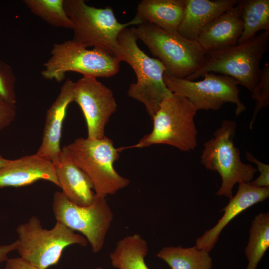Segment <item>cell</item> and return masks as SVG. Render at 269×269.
<instances>
[{"label":"cell","instance_id":"1","mask_svg":"<svg viewBox=\"0 0 269 269\" xmlns=\"http://www.w3.org/2000/svg\"><path fill=\"white\" fill-rule=\"evenodd\" d=\"M137 40L135 27L124 28L118 35L114 55L121 62L130 65L135 72L136 82L130 85L128 95L142 103L152 119L162 101L172 93L164 81V65L140 49Z\"/></svg>","mask_w":269,"mask_h":269},{"label":"cell","instance_id":"2","mask_svg":"<svg viewBox=\"0 0 269 269\" xmlns=\"http://www.w3.org/2000/svg\"><path fill=\"white\" fill-rule=\"evenodd\" d=\"M269 31L226 48L206 52L204 62L195 72L185 78L195 81L207 73L231 77L251 93L261 72V60L268 50Z\"/></svg>","mask_w":269,"mask_h":269},{"label":"cell","instance_id":"3","mask_svg":"<svg viewBox=\"0 0 269 269\" xmlns=\"http://www.w3.org/2000/svg\"><path fill=\"white\" fill-rule=\"evenodd\" d=\"M197 110L185 97L172 94L162 101L151 119L153 129L135 144L120 148H142L156 144H168L183 151L195 149L198 131L194 122Z\"/></svg>","mask_w":269,"mask_h":269},{"label":"cell","instance_id":"4","mask_svg":"<svg viewBox=\"0 0 269 269\" xmlns=\"http://www.w3.org/2000/svg\"><path fill=\"white\" fill-rule=\"evenodd\" d=\"M138 39L165 68L164 75L185 79L203 65L206 51L197 40L187 39L177 32H170L148 23L135 27Z\"/></svg>","mask_w":269,"mask_h":269},{"label":"cell","instance_id":"5","mask_svg":"<svg viewBox=\"0 0 269 269\" xmlns=\"http://www.w3.org/2000/svg\"><path fill=\"white\" fill-rule=\"evenodd\" d=\"M64 147L71 160L89 176L96 195L105 197L114 195L130 184V180L114 168L120 151L109 137H79Z\"/></svg>","mask_w":269,"mask_h":269},{"label":"cell","instance_id":"6","mask_svg":"<svg viewBox=\"0 0 269 269\" xmlns=\"http://www.w3.org/2000/svg\"><path fill=\"white\" fill-rule=\"evenodd\" d=\"M16 232V251L20 257L39 269L57 265L68 246L77 244L85 247L88 242L83 235L58 222L52 229H44L35 216L18 225Z\"/></svg>","mask_w":269,"mask_h":269},{"label":"cell","instance_id":"7","mask_svg":"<svg viewBox=\"0 0 269 269\" xmlns=\"http://www.w3.org/2000/svg\"><path fill=\"white\" fill-rule=\"evenodd\" d=\"M236 128L235 121L223 120L213 137L204 143L201 155L202 164L208 170L218 172L221 177L222 184L216 195L230 198L236 183L250 182L257 172L252 165L241 160L240 150L233 141Z\"/></svg>","mask_w":269,"mask_h":269},{"label":"cell","instance_id":"8","mask_svg":"<svg viewBox=\"0 0 269 269\" xmlns=\"http://www.w3.org/2000/svg\"><path fill=\"white\" fill-rule=\"evenodd\" d=\"M64 7L73 23V41L86 48L93 46L114 55L120 32L130 25L142 23L136 16L121 23L111 6L97 8L83 0H64Z\"/></svg>","mask_w":269,"mask_h":269},{"label":"cell","instance_id":"9","mask_svg":"<svg viewBox=\"0 0 269 269\" xmlns=\"http://www.w3.org/2000/svg\"><path fill=\"white\" fill-rule=\"evenodd\" d=\"M50 58L44 64L41 75L46 79L60 82L69 71L95 78H109L120 70L121 61L114 54L93 48L88 49L73 40L55 43Z\"/></svg>","mask_w":269,"mask_h":269},{"label":"cell","instance_id":"10","mask_svg":"<svg viewBox=\"0 0 269 269\" xmlns=\"http://www.w3.org/2000/svg\"><path fill=\"white\" fill-rule=\"evenodd\" d=\"M52 210L56 222L81 233L94 253L102 249L113 219L105 197L95 194L91 204L80 206L70 201L61 192L56 191L53 197Z\"/></svg>","mask_w":269,"mask_h":269},{"label":"cell","instance_id":"11","mask_svg":"<svg viewBox=\"0 0 269 269\" xmlns=\"http://www.w3.org/2000/svg\"><path fill=\"white\" fill-rule=\"evenodd\" d=\"M203 80L195 81L164 75V83L172 93L186 98L197 110L217 111L227 103L236 105V115L246 109L240 98L238 85L234 78L210 72L204 74Z\"/></svg>","mask_w":269,"mask_h":269},{"label":"cell","instance_id":"12","mask_svg":"<svg viewBox=\"0 0 269 269\" xmlns=\"http://www.w3.org/2000/svg\"><path fill=\"white\" fill-rule=\"evenodd\" d=\"M81 108L86 122L88 136L101 139L117 105L112 91L96 78L83 76L75 82L73 102Z\"/></svg>","mask_w":269,"mask_h":269},{"label":"cell","instance_id":"13","mask_svg":"<svg viewBox=\"0 0 269 269\" xmlns=\"http://www.w3.org/2000/svg\"><path fill=\"white\" fill-rule=\"evenodd\" d=\"M74 84L67 78L46 112L41 143L36 153L53 163L59 159L62 153L60 141L63 124L68 105L73 102Z\"/></svg>","mask_w":269,"mask_h":269},{"label":"cell","instance_id":"14","mask_svg":"<svg viewBox=\"0 0 269 269\" xmlns=\"http://www.w3.org/2000/svg\"><path fill=\"white\" fill-rule=\"evenodd\" d=\"M40 180L59 187L53 163L37 153L10 160L0 168V188L24 186Z\"/></svg>","mask_w":269,"mask_h":269},{"label":"cell","instance_id":"15","mask_svg":"<svg viewBox=\"0 0 269 269\" xmlns=\"http://www.w3.org/2000/svg\"><path fill=\"white\" fill-rule=\"evenodd\" d=\"M269 196V187H257L250 183H239L236 194L221 211L222 217L214 227L208 230L196 241L195 246L199 249L210 252L214 247L222 230L238 215L248 208L261 202Z\"/></svg>","mask_w":269,"mask_h":269},{"label":"cell","instance_id":"16","mask_svg":"<svg viewBox=\"0 0 269 269\" xmlns=\"http://www.w3.org/2000/svg\"><path fill=\"white\" fill-rule=\"evenodd\" d=\"M61 192L71 202L80 206L92 204L95 193L89 176L70 159L64 146L59 159L53 163Z\"/></svg>","mask_w":269,"mask_h":269},{"label":"cell","instance_id":"17","mask_svg":"<svg viewBox=\"0 0 269 269\" xmlns=\"http://www.w3.org/2000/svg\"><path fill=\"white\" fill-rule=\"evenodd\" d=\"M236 0H185L184 13L177 29L183 37L196 40L212 21L234 6Z\"/></svg>","mask_w":269,"mask_h":269},{"label":"cell","instance_id":"18","mask_svg":"<svg viewBox=\"0 0 269 269\" xmlns=\"http://www.w3.org/2000/svg\"><path fill=\"white\" fill-rule=\"evenodd\" d=\"M243 30L236 3L209 23L196 40L206 52L220 50L236 45Z\"/></svg>","mask_w":269,"mask_h":269},{"label":"cell","instance_id":"19","mask_svg":"<svg viewBox=\"0 0 269 269\" xmlns=\"http://www.w3.org/2000/svg\"><path fill=\"white\" fill-rule=\"evenodd\" d=\"M185 7V0H142L135 15L143 23L177 32Z\"/></svg>","mask_w":269,"mask_h":269},{"label":"cell","instance_id":"20","mask_svg":"<svg viewBox=\"0 0 269 269\" xmlns=\"http://www.w3.org/2000/svg\"><path fill=\"white\" fill-rule=\"evenodd\" d=\"M148 250L147 243L140 235L128 236L110 253L111 264L118 269H149L144 261Z\"/></svg>","mask_w":269,"mask_h":269},{"label":"cell","instance_id":"21","mask_svg":"<svg viewBox=\"0 0 269 269\" xmlns=\"http://www.w3.org/2000/svg\"><path fill=\"white\" fill-rule=\"evenodd\" d=\"M156 256L171 269H212V260L209 252L197 248L169 246L162 248Z\"/></svg>","mask_w":269,"mask_h":269},{"label":"cell","instance_id":"22","mask_svg":"<svg viewBox=\"0 0 269 269\" xmlns=\"http://www.w3.org/2000/svg\"><path fill=\"white\" fill-rule=\"evenodd\" d=\"M237 5L243 24L238 43L252 38L261 30L269 31V0H240Z\"/></svg>","mask_w":269,"mask_h":269},{"label":"cell","instance_id":"23","mask_svg":"<svg viewBox=\"0 0 269 269\" xmlns=\"http://www.w3.org/2000/svg\"><path fill=\"white\" fill-rule=\"evenodd\" d=\"M245 249L248 261L246 269H256L269 247V213L261 212L252 221Z\"/></svg>","mask_w":269,"mask_h":269},{"label":"cell","instance_id":"24","mask_svg":"<svg viewBox=\"0 0 269 269\" xmlns=\"http://www.w3.org/2000/svg\"><path fill=\"white\" fill-rule=\"evenodd\" d=\"M23 1L31 12L51 25L72 29V22L64 7V0H24Z\"/></svg>","mask_w":269,"mask_h":269},{"label":"cell","instance_id":"25","mask_svg":"<svg viewBox=\"0 0 269 269\" xmlns=\"http://www.w3.org/2000/svg\"><path fill=\"white\" fill-rule=\"evenodd\" d=\"M251 98L255 102L253 116L250 123L251 130L260 111L269 104V64L266 63L261 70L258 81L251 92Z\"/></svg>","mask_w":269,"mask_h":269},{"label":"cell","instance_id":"26","mask_svg":"<svg viewBox=\"0 0 269 269\" xmlns=\"http://www.w3.org/2000/svg\"><path fill=\"white\" fill-rule=\"evenodd\" d=\"M16 77L11 67L0 59V99L15 105Z\"/></svg>","mask_w":269,"mask_h":269},{"label":"cell","instance_id":"27","mask_svg":"<svg viewBox=\"0 0 269 269\" xmlns=\"http://www.w3.org/2000/svg\"><path fill=\"white\" fill-rule=\"evenodd\" d=\"M246 157L249 161L256 164L257 171L260 172V175L250 184L257 187H269V165L260 161L248 151L246 152Z\"/></svg>","mask_w":269,"mask_h":269},{"label":"cell","instance_id":"28","mask_svg":"<svg viewBox=\"0 0 269 269\" xmlns=\"http://www.w3.org/2000/svg\"><path fill=\"white\" fill-rule=\"evenodd\" d=\"M15 116V105L0 99V131L9 126L14 121Z\"/></svg>","mask_w":269,"mask_h":269},{"label":"cell","instance_id":"29","mask_svg":"<svg viewBox=\"0 0 269 269\" xmlns=\"http://www.w3.org/2000/svg\"><path fill=\"white\" fill-rule=\"evenodd\" d=\"M4 269H39L21 257L8 259Z\"/></svg>","mask_w":269,"mask_h":269},{"label":"cell","instance_id":"30","mask_svg":"<svg viewBox=\"0 0 269 269\" xmlns=\"http://www.w3.org/2000/svg\"><path fill=\"white\" fill-rule=\"evenodd\" d=\"M17 247V241L9 244L0 245V264L6 261L8 259V254L16 250Z\"/></svg>","mask_w":269,"mask_h":269},{"label":"cell","instance_id":"31","mask_svg":"<svg viewBox=\"0 0 269 269\" xmlns=\"http://www.w3.org/2000/svg\"><path fill=\"white\" fill-rule=\"evenodd\" d=\"M10 161V159L4 158L0 153V168L8 163Z\"/></svg>","mask_w":269,"mask_h":269},{"label":"cell","instance_id":"32","mask_svg":"<svg viewBox=\"0 0 269 269\" xmlns=\"http://www.w3.org/2000/svg\"><path fill=\"white\" fill-rule=\"evenodd\" d=\"M97 269H102V268L99 267V268H97Z\"/></svg>","mask_w":269,"mask_h":269}]
</instances>
